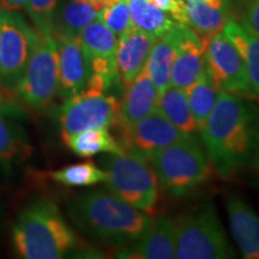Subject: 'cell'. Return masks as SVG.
<instances>
[{"label": "cell", "instance_id": "obj_1", "mask_svg": "<svg viewBox=\"0 0 259 259\" xmlns=\"http://www.w3.org/2000/svg\"><path fill=\"white\" fill-rule=\"evenodd\" d=\"M202 141L210 163L228 178L250 162L259 142L253 109L240 95L220 90L203 127Z\"/></svg>", "mask_w": 259, "mask_h": 259}, {"label": "cell", "instance_id": "obj_2", "mask_svg": "<svg viewBox=\"0 0 259 259\" xmlns=\"http://www.w3.org/2000/svg\"><path fill=\"white\" fill-rule=\"evenodd\" d=\"M72 221L80 231L112 245H132L147 234L153 219L108 190L82 194L69 204Z\"/></svg>", "mask_w": 259, "mask_h": 259}, {"label": "cell", "instance_id": "obj_3", "mask_svg": "<svg viewBox=\"0 0 259 259\" xmlns=\"http://www.w3.org/2000/svg\"><path fill=\"white\" fill-rule=\"evenodd\" d=\"M12 242L22 258L59 259L76 247L77 238L56 204L40 199L18 215Z\"/></svg>", "mask_w": 259, "mask_h": 259}, {"label": "cell", "instance_id": "obj_4", "mask_svg": "<svg viewBox=\"0 0 259 259\" xmlns=\"http://www.w3.org/2000/svg\"><path fill=\"white\" fill-rule=\"evenodd\" d=\"M158 187L174 197H184L202 185L212 174L206 151L194 136L168 145L149 160Z\"/></svg>", "mask_w": 259, "mask_h": 259}, {"label": "cell", "instance_id": "obj_5", "mask_svg": "<svg viewBox=\"0 0 259 259\" xmlns=\"http://www.w3.org/2000/svg\"><path fill=\"white\" fill-rule=\"evenodd\" d=\"M107 190L144 211L154 215L158 200V181L150 162L131 153L111 154L103 161Z\"/></svg>", "mask_w": 259, "mask_h": 259}, {"label": "cell", "instance_id": "obj_6", "mask_svg": "<svg viewBox=\"0 0 259 259\" xmlns=\"http://www.w3.org/2000/svg\"><path fill=\"white\" fill-rule=\"evenodd\" d=\"M176 222L178 259H227L235 252L227 239L218 212L205 205Z\"/></svg>", "mask_w": 259, "mask_h": 259}, {"label": "cell", "instance_id": "obj_7", "mask_svg": "<svg viewBox=\"0 0 259 259\" xmlns=\"http://www.w3.org/2000/svg\"><path fill=\"white\" fill-rule=\"evenodd\" d=\"M17 89L22 100L37 109L50 106L59 94V60L53 32L37 30L36 40L17 83Z\"/></svg>", "mask_w": 259, "mask_h": 259}, {"label": "cell", "instance_id": "obj_8", "mask_svg": "<svg viewBox=\"0 0 259 259\" xmlns=\"http://www.w3.org/2000/svg\"><path fill=\"white\" fill-rule=\"evenodd\" d=\"M119 116V101L106 93L84 89L65 100L60 108L63 139L90 128H109Z\"/></svg>", "mask_w": 259, "mask_h": 259}, {"label": "cell", "instance_id": "obj_9", "mask_svg": "<svg viewBox=\"0 0 259 259\" xmlns=\"http://www.w3.org/2000/svg\"><path fill=\"white\" fill-rule=\"evenodd\" d=\"M37 30L31 28L17 10L2 9L0 76L10 85H17L30 57Z\"/></svg>", "mask_w": 259, "mask_h": 259}, {"label": "cell", "instance_id": "obj_10", "mask_svg": "<svg viewBox=\"0 0 259 259\" xmlns=\"http://www.w3.org/2000/svg\"><path fill=\"white\" fill-rule=\"evenodd\" d=\"M115 127L124 153L138 155L148 161L162 149L186 137L156 109L134 124Z\"/></svg>", "mask_w": 259, "mask_h": 259}, {"label": "cell", "instance_id": "obj_11", "mask_svg": "<svg viewBox=\"0 0 259 259\" xmlns=\"http://www.w3.org/2000/svg\"><path fill=\"white\" fill-rule=\"evenodd\" d=\"M205 65L219 90L254 96L244 60L223 30L206 42Z\"/></svg>", "mask_w": 259, "mask_h": 259}, {"label": "cell", "instance_id": "obj_12", "mask_svg": "<svg viewBox=\"0 0 259 259\" xmlns=\"http://www.w3.org/2000/svg\"><path fill=\"white\" fill-rule=\"evenodd\" d=\"M78 36L90 74L102 77L111 87L119 83L115 66L118 37L113 31L109 30L100 19H95L82 29Z\"/></svg>", "mask_w": 259, "mask_h": 259}, {"label": "cell", "instance_id": "obj_13", "mask_svg": "<svg viewBox=\"0 0 259 259\" xmlns=\"http://www.w3.org/2000/svg\"><path fill=\"white\" fill-rule=\"evenodd\" d=\"M59 60V94L65 100L85 89L90 71L78 35L53 32Z\"/></svg>", "mask_w": 259, "mask_h": 259}, {"label": "cell", "instance_id": "obj_14", "mask_svg": "<svg viewBox=\"0 0 259 259\" xmlns=\"http://www.w3.org/2000/svg\"><path fill=\"white\" fill-rule=\"evenodd\" d=\"M177 52L170 71V84L187 89L198 78L205 66L206 42L190 27L178 23Z\"/></svg>", "mask_w": 259, "mask_h": 259}, {"label": "cell", "instance_id": "obj_15", "mask_svg": "<svg viewBox=\"0 0 259 259\" xmlns=\"http://www.w3.org/2000/svg\"><path fill=\"white\" fill-rule=\"evenodd\" d=\"M156 38L134 24L118 38L115 66L119 83L124 88L145 70L149 54Z\"/></svg>", "mask_w": 259, "mask_h": 259}, {"label": "cell", "instance_id": "obj_16", "mask_svg": "<svg viewBox=\"0 0 259 259\" xmlns=\"http://www.w3.org/2000/svg\"><path fill=\"white\" fill-rule=\"evenodd\" d=\"M119 258L173 259L177 257L176 222L166 216H157L143 238L128 248L118 252Z\"/></svg>", "mask_w": 259, "mask_h": 259}, {"label": "cell", "instance_id": "obj_17", "mask_svg": "<svg viewBox=\"0 0 259 259\" xmlns=\"http://www.w3.org/2000/svg\"><path fill=\"white\" fill-rule=\"evenodd\" d=\"M229 21L226 0H183L179 23L190 27L203 40L222 31Z\"/></svg>", "mask_w": 259, "mask_h": 259}, {"label": "cell", "instance_id": "obj_18", "mask_svg": "<svg viewBox=\"0 0 259 259\" xmlns=\"http://www.w3.org/2000/svg\"><path fill=\"white\" fill-rule=\"evenodd\" d=\"M233 238L246 259H259V215L245 200L231 196L226 203Z\"/></svg>", "mask_w": 259, "mask_h": 259}, {"label": "cell", "instance_id": "obj_19", "mask_svg": "<svg viewBox=\"0 0 259 259\" xmlns=\"http://www.w3.org/2000/svg\"><path fill=\"white\" fill-rule=\"evenodd\" d=\"M158 95L157 87L144 70L125 88L124 96L119 101V116L115 125L134 124L153 113L156 109Z\"/></svg>", "mask_w": 259, "mask_h": 259}, {"label": "cell", "instance_id": "obj_20", "mask_svg": "<svg viewBox=\"0 0 259 259\" xmlns=\"http://www.w3.org/2000/svg\"><path fill=\"white\" fill-rule=\"evenodd\" d=\"M178 36L179 31L177 22L173 28L155 40L145 65V71L160 93L170 85V71L176 57Z\"/></svg>", "mask_w": 259, "mask_h": 259}, {"label": "cell", "instance_id": "obj_21", "mask_svg": "<svg viewBox=\"0 0 259 259\" xmlns=\"http://www.w3.org/2000/svg\"><path fill=\"white\" fill-rule=\"evenodd\" d=\"M156 111L160 112L170 124L176 126L181 134L194 136L196 132H198L185 89L178 88L170 84L166 89L162 90L158 95Z\"/></svg>", "mask_w": 259, "mask_h": 259}, {"label": "cell", "instance_id": "obj_22", "mask_svg": "<svg viewBox=\"0 0 259 259\" xmlns=\"http://www.w3.org/2000/svg\"><path fill=\"white\" fill-rule=\"evenodd\" d=\"M223 32L240 53L247 71L252 93L259 99V37L250 34L240 23L233 19L226 24Z\"/></svg>", "mask_w": 259, "mask_h": 259}, {"label": "cell", "instance_id": "obj_23", "mask_svg": "<svg viewBox=\"0 0 259 259\" xmlns=\"http://www.w3.org/2000/svg\"><path fill=\"white\" fill-rule=\"evenodd\" d=\"M71 150L80 157H92L94 155L122 154L121 145L113 137L108 128H90L64 139Z\"/></svg>", "mask_w": 259, "mask_h": 259}, {"label": "cell", "instance_id": "obj_24", "mask_svg": "<svg viewBox=\"0 0 259 259\" xmlns=\"http://www.w3.org/2000/svg\"><path fill=\"white\" fill-rule=\"evenodd\" d=\"M219 92L220 90L213 82L206 65L204 66L198 78L186 89L189 105L194 120H196L197 127H198V132L211 113L213 105L218 100Z\"/></svg>", "mask_w": 259, "mask_h": 259}, {"label": "cell", "instance_id": "obj_25", "mask_svg": "<svg viewBox=\"0 0 259 259\" xmlns=\"http://www.w3.org/2000/svg\"><path fill=\"white\" fill-rule=\"evenodd\" d=\"M128 9L132 24L154 38L163 35L177 23L150 0H128Z\"/></svg>", "mask_w": 259, "mask_h": 259}, {"label": "cell", "instance_id": "obj_26", "mask_svg": "<svg viewBox=\"0 0 259 259\" xmlns=\"http://www.w3.org/2000/svg\"><path fill=\"white\" fill-rule=\"evenodd\" d=\"M105 8L102 0H70L60 15V27L53 32L79 35L83 28L95 21Z\"/></svg>", "mask_w": 259, "mask_h": 259}, {"label": "cell", "instance_id": "obj_27", "mask_svg": "<svg viewBox=\"0 0 259 259\" xmlns=\"http://www.w3.org/2000/svg\"><path fill=\"white\" fill-rule=\"evenodd\" d=\"M31 151L18 126L0 111V166L11 167L25 160Z\"/></svg>", "mask_w": 259, "mask_h": 259}, {"label": "cell", "instance_id": "obj_28", "mask_svg": "<svg viewBox=\"0 0 259 259\" xmlns=\"http://www.w3.org/2000/svg\"><path fill=\"white\" fill-rule=\"evenodd\" d=\"M51 178L57 183L71 187L93 186L99 183H105L107 173L93 163L92 161H85L82 163L71 164L54 170L51 173Z\"/></svg>", "mask_w": 259, "mask_h": 259}, {"label": "cell", "instance_id": "obj_29", "mask_svg": "<svg viewBox=\"0 0 259 259\" xmlns=\"http://www.w3.org/2000/svg\"><path fill=\"white\" fill-rule=\"evenodd\" d=\"M97 19L119 38L132 25L128 0H115L112 4L105 6Z\"/></svg>", "mask_w": 259, "mask_h": 259}, {"label": "cell", "instance_id": "obj_30", "mask_svg": "<svg viewBox=\"0 0 259 259\" xmlns=\"http://www.w3.org/2000/svg\"><path fill=\"white\" fill-rule=\"evenodd\" d=\"M59 0H29L27 11L40 32L54 31V12Z\"/></svg>", "mask_w": 259, "mask_h": 259}, {"label": "cell", "instance_id": "obj_31", "mask_svg": "<svg viewBox=\"0 0 259 259\" xmlns=\"http://www.w3.org/2000/svg\"><path fill=\"white\" fill-rule=\"evenodd\" d=\"M241 25L250 34L259 37V0H252L248 4Z\"/></svg>", "mask_w": 259, "mask_h": 259}, {"label": "cell", "instance_id": "obj_32", "mask_svg": "<svg viewBox=\"0 0 259 259\" xmlns=\"http://www.w3.org/2000/svg\"><path fill=\"white\" fill-rule=\"evenodd\" d=\"M150 2L163 11L169 12L174 21L179 23L181 11H183V0L181 2H178V0H150Z\"/></svg>", "mask_w": 259, "mask_h": 259}, {"label": "cell", "instance_id": "obj_33", "mask_svg": "<svg viewBox=\"0 0 259 259\" xmlns=\"http://www.w3.org/2000/svg\"><path fill=\"white\" fill-rule=\"evenodd\" d=\"M29 0H2L4 4V9L8 10H19V9H27Z\"/></svg>", "mask_w": 259, "mask_h": 259}, {"label": "cell", "instance_id": "obj_34", "mask_svg": "<svg viewBox=\"0 0 259 259\" xmlns=\"http://www.w3.org/2000/svg\"><path fill=\"white\" fill-rule=\"evenodd\" d=\"M251 166H252V169H253V173L255 178H257V180L259 181V142L257 144V147H255L254 151H253V155H252L251 157Z\"/></svg>", "mask_w": 259, "mask_h": 259}, {"label": "cell", "instance_id": "obj_35", "mask_svg": "<svg viewBox=\"0 0 259 259\" xmlns=\"http://www.w3.org/2000/svg\"><path fill=\"white\" fill-rule=\"evenodd\" d=\"M0 36H2V9H0Z\"/></svg>", "mask_w": 259, "mask_h": 259}]
</instances>
